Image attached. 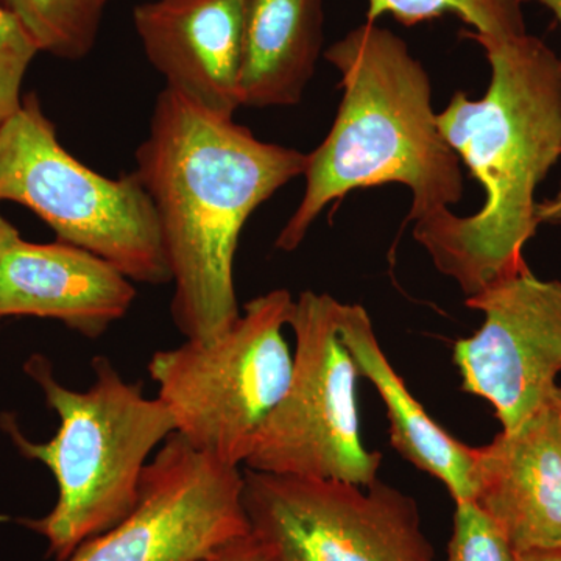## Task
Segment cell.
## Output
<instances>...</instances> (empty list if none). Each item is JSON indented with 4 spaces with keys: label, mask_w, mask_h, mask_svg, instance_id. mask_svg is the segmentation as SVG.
Listing matches in <instances>:
<instances>
[{
    "label": "cell",
    "mask_w": 561,
    "mask_h": 561,
    "mask_svg": "<svg viewBox=\"0 0 561 561\" xmlns=\"http://www.w3.org/2000/svg\"><path fill=\"white\" fill-rule=\"evenodd\" d=\"M136 162L160 220L175 327L187 341H213L241 316L234 256L243 225L305 173L308 154L164 88Z\"/></svg>",
    "instance_id": "obj_1"
},
{
    "label": "cell",
    "mask_w": 561,
    "mask_h": 561,
    "mask_svg": "<svg viewBox=\"0 0 561 561\" xmlns=\"http://www.w3.org/2000/svg\"><path fill=\"white\" fill-rule=\"evenodd\" d=\"M463 35L485 51L490 87L479 101L456 92L437 122L485 202L472 216L448 209L415 221L413 238L470 298L529 271L524 249L540 227L535 194L561 157V66L529 33Z\"/></svg>",
    "instance_id": "obj_2"
},
{
    "label": "cell",
    "mask_w": 561,
    "mask_h": 561,
    "mask_svg": "<svg viewBox=\"0 0 561 561\" xmlns=\"http://www.w3.org/2000/svg\"><path fill=\"white\" fill-rule=\"evenodd\" d=\"M324 58L341 73V106L327 138L308 154L305 195L276 249L297 250L324 208L356 190L408 187L413 224L457 205L463 197L460 160L443 138L430 76L408 44L365 22Z\"/></svg>",
    "instance_id": "obj_3"
},
{
    "label": "cell",
    "mask_w": 561,
    "mask_h": 561,
    "mask_svg": "<svg viewBox=\"0 0 561 561\" xmlns=\"http://www.w3.org/2000/svg\"><path fill=\"white\" fill-rule=\"evenodd\" d=\"M92 368L94 383L77 391L55 378L41 354L25 362V373L60 419L51 440H28L11 416L0 421L22 456L46 465L57 481L55 507L43 518L22 522L47 541L57 561L130 515L151 451L175 434L160 398L144 397L140 383L124 381L105 357H95Z\"/></svg>",
    "instance_id": "obj_4"
},
{
    "label": "cell",
    "mask_w": 561,
    "mask_h": 561,
    "mask_svg": "<svg viewBox=\"0 0 561 561\" xmlns=\"http://www.w3.org/2000/svg\"><path fill=\"white\" fill-rule=\"evenodd\" d=\"M0 202L20 203L58 241L98 254L136 283H171L157 209L136 173L108 179L72 157L36 94L0 125Z\"/></svg>",
    "instance_id": "obj_5"
},
{
    "label": "cell",
    "mask_w": 561,
    "mask_h": 561,
    "mask_svg": "<svg viewBox=\"0 0 561 561\" xmlns=\"http://www.w3.org/2000/svg\"><path fill=\"white\" fill-rule=\"evenodd\" d=\"M294 298L286 289L261 295L219 337L187 341L150 359L158 398L175 434L228 467L245 465L262 424L290 382L291 353L283 330Z\"/></svg>",
    "instance_id": "obj_6"
},
{
    "label": "cell",
    "mask_w": 561,
    "mask_h": 561,
    "mask_svg": "<svg viewBox=\"0 0 561 561\" xmlns=\"http://www.w3.org/2000/svg\"><path fill=\"white\" fill-rule=\"evenodd\" d=\"M341 301L302 291L289 327L295 335L289 386L262 424L247 470L370 485L381 453L360 434L356 362L339 330Z\"/></svg>",
    "instance_id": "obj_7"
},
{
    "label": "cell",
    "mask_w": 561,
    "mask_h": 561,
    "mask_svg": "<svg viewBox=\"0 0 561 561\" xmlns=\"http://www.w3.org/2000/svg\"><path fill=\"white\" fill-rule=\"evenodd\" d=\"M243 508L265 561H437L415 500L379 479L245 470Z\"/></svg>",
    "instance_id": "obj_8"
},
{
    "label": "cell",
    "mask_w": 561,
    "mask_h": 561,
    "mask_svg": "<svg viewBox=\"0 0 561 561\" xmlns=\"http://www.w3.org/2000/svg\"><path fill=\"white\" fill-rule=\"evenodd\" d=\"M249 534L243 472L173 434L147 465L130 515L66 561H198Z\"/></svg>",
    "instance_id": "obj_9"
},
{
    "label": "cell",
    "mask_w": 561,
    "mask_h": 561,
    "mask_svg": "<svg viewBox=\"0 0 561 561\" xmlns=\"http://www.w3.org/2000/svg\"><path fill=\"white\" fill-rule=\"evenodd\" d=\"M483 313L474 334L454 345L461 390L493 405L502 431L534 415L561 373V280L529 271L467 298Z\"/></svg>",
    "instance_id": "obj_10"
},
{
    "label": "cell",
    "mask_w": 561,
    "mask_h": 561,
    "mask_svg": "<svg viewBox=\"0 0 561 561\" xmlns=\"http://www.w3.org/2000/svg\"><path fill=\"white\" fill-rule=\"evenodd\" d=\"M472 501L515 553L561 549V400L474 448Z\"/></svg>",
    "instance_id": "obj_11"
},
{
    "label": "cell",
    "mask_w": 561,
    "mask_h": 561,
    "mask_svg": "<svg viewBox=\"0 0 561 561\" xmlns=\"http://www.w3.org/2000/svg\"><path fill=\"white\" fill-rule=\"evenodd\" d=\"M133 24L165 88L216 113L241 108L243 0H151Z\"/></svg>",
    "instance_id": "obj_12"
},
{
    "label": "cell",
    "mask_w": 561,
    "mask_h": 561,
    "mask_svg": "<svg viewBox=\"0 0 561 561\" xmlns=\"http://www.w3.org/2000/svg\"><path fill=\"white\" fill-rule=\"evenodd\" d=\"M135 298L130 278L70 243L20 238L0 261V319L58 320L84 337L98 339L130 311Z\"/></svg>",
    "instance_id": "obj_13"
},
{
    "label": "cell",
    "mask_w": 561,
    "mask_h": 561,
    "mask_svg": "<svg viewBox=\"0 0 561 561\" xmlns=\"http://www.w3.org/2000/svg\"><path fill=\"white\" fill-rule=\"evenodd\" d=\"M339 330L356 362L386 405L391 446L409 463L440 481L454 502L472 501L474 448L465 445L432 420L383 353L367 309L341 302Z\"/></svg>",
    "instance_id": "obj_14"
},
{
    "label": "cell",
    "mask_w": 561,
    "mask_h": 561,
    "mask_svg": "<svg viewBox=\"0 0 561 561\" xmlns=\"http://www.w3.org/2000/svg\"><path fill=\"white\" fill-rule=\"evenodd\" d=\"M323 41V0H243L241 105L300 103Z\"/></svg>",
    "instance_id": "obj_15"
},
{
    "label": "cell",
    "mask_w": 561,
    "mask_h": 561,
    "mask_svg": "<svg viewBox=\"0 0 561 561\" xmlns=\"http://www.w3.org/2000/svg\"><path fill=\"white\" fill-rule=\"evenodd\" d=\"M110 0H0L39 51L77 61L87 57L101 32Z\"/></svg>",
    "instance_id": "obj_16"
},
{
    "label": "cell",
    "mask_w": 561,
    "mask_h": 561,
    "mask_svg": "<svg viewBox=\"0 0 561 561\" xmlns=\"http://www.w3.org/2000/svg\"><path fill=\"white\" fill-rule=\"evenodd\" d=\"M527 0H368L367 22L391 14L405 27L456 14L471 35L512 38L527 33L523 7Z\"/></svg>",
    "instance_id": "obj_17"
},
{
    "label": "cell",
    "mask_w": 561,
    "mask_h": 561,
    "mask_svg": "<svg viewBox=\"0 0 561 561\" xmlns=\"http://www.w3.org/2000/svg\"><path fill=\"white\" fill-rule=\"evenodd\" d=\"M445 561H516L511 542L474 501L457 502Z\"/></svg>",
    "instance_id": "obj_18"
},
{
    "label": "cell",
    "mask_w": 561,
    "mask_h": 561,
    "mask_svg": "<svg viewBox=\"0 0 561 561\" xmlns=\"http://www.w3.org/2000/svg\"><path fill=\"white\" fill-rule=\"evenodd\" d=\"M38 54L20 22L0 7V125L21 108L25 73Z\"/></svg>",
    "instance_id": "obj_19"
},
{
    "label": "cell",
    "mask_w": 561,
    "mask_h": 561,
    "mask_svg": "<svg viewBox=\"0 0 561 561\" xmlns=\"http://www.w3.org/2000/svg\"><path fill=\"white\" fill-rule=\"evenodd\" d=\"M198 561H265L256 542L250 537L239 538L221 546L216 552L209 553Z\"/></svg>",
    "instance_id": "obj_20"
},
{
    "label": "cell",
    "mask_w": 561,
    "mask_h": 561,
    "mask_svg": "<svg viewBox=\"0 0 561 561\" xmlns=\"http://www.w3.org/2000/svg\"><path fill=\"white\" fill-rule=\"evenodd\" d=\"M537 219L540 225L561 227V184L560 190L551 198L538 202Z\"/></svg>",
    "instance_id": "obj_21"
},
{
    "label": "cell",
    "mask_w": 561,
    "mask_h": 561,
    "mask_svg": "<svg viewBox=\"0 0 561 561\" xmlns=\"http://www.w3.org/2000/svg\"><path fill=\"white\" fill-rule=\"evenodd\" d=\"M20 238V231L13 227L11 221L7 220L5 217L0 214V261H2L3 254L7 253V250H9L10 247Z\"/></svg>",
    "instance_id": "obj_22"
},
{
    "label": "cell",
    "mask_w": 561,
    "mask_h": 561,
    "mask_svg": "<svg viewBox=\"0 0 561 561\" xmlns=\"http://www.w3.org/2000/svg\"><path fill=\"white\" fill-rule=\"evenodd\" d=\"M516 561H561V549L516 553Z\"/></svg>",
    "instance_id": "obj_23"
},
{
    "label": "cell",
    "mask_w": 561,
    "mask_h": 561,
    "mask_svg": "<svg viewBox=\"0 0 561 561\" xmlns=\"http://www.w3.org/2000/svg\"><path fill=\"white\" fill-rule=\"evenodd\" d=\"M534 2L540 3V5L546 7L556 20L559 21L561 27V0H534ZM560 66H561V55H560Z\"/></svg>",
    "instance_id": "obj_24"
},
{
    "label": "cell",
    "mask_w": 561,
    "mask_h": 561,
    "mask_svg": "<svg viewBox=\"0 0 561 561\" xmlns=\"http://www.w3.org/2000/svg\"><path fill=\"white\" fill-rule=\"evenodd\" d=\"M557 394H559V398L561 400V386H557Z\"/></svg>",
    "instance_id": "obj_25"
}]
</instances>
